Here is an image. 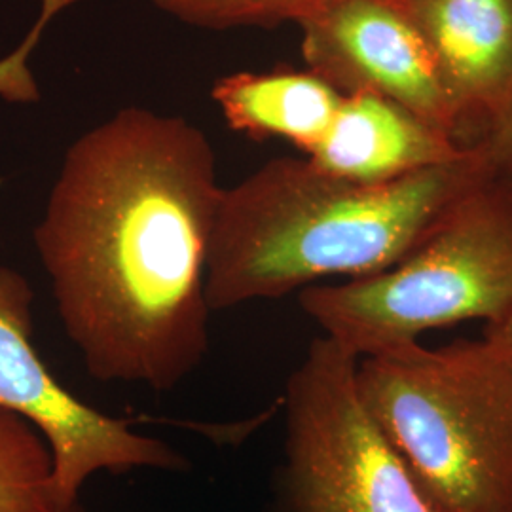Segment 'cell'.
<instances>
[{
  "mask_svg": "<svg viewBox=\"0 0 512 512\" xmlns=\"http://www.w3.org/2000/svg\"><path fill=\"white\" fill-rule=\"evenodd\" d=\"M222 192L209 137L183 116L129 107L69 147L33 238L95 380L171 391L202 365Z\"/></svg>",
  "mask_w": 512,
  "mask_h": 512,
  "instance_id": "1",
  "label": "cell"
},
{
  "mask_svg": "<svg viewBox=\"0 0 512 512\" xmlns=\"http://www.w3.org/2000/svg\"><path fill=\"white\" fill-rule=\"evenodd\" d=\"M490 173L475 143L458 160L382 184L332 177L308 158H274L222 192L205 274L209 306L230 310L325 277L384 272Z\"/></svg>",
  "mask_w": 512,
  "mask_h": 512,
  "instance_id": "2",
  "label": "cell"
},
{
  "mask_svg": "<svg viewBox=\"0 0 512 512\" xmlns=\"http://www.w3.org/2000/svg\"><path fill=\"white\" fill-rule=\"evenodd\" d=\"M368 410L444 512H512V355L494 340L357 363Z\"/></svg>",
  "mask_w": 512,
  "mask_h": 512,
  "instance_id": "3",
  "label": "cell"
},
{
  "mask_svg": "<svg viewBox=\"0 0 512 512\" xmlns=\"http://www.w3.org/2000/svg\"><path fill=\"white\" fill-rule=\"evenodd\" d=\"M298 302L323 336L357 359L463 321L505 319L512 313V177L490 173L473 184L391 268L315 283Z\"/></svg>",
  "mask_w": 512,
  "mask_h": 512,
  "instance_id": "4",
  "label": "cell"
},
{
  "mask_svg": "<svg viewBox=\"0 0 512 512\" xmlns=\"http://www.w3.org/2000/svg\"><path fill=\"white\" fill-rule=\"evenodd\" d=\"M357 363L319 336L287 382V512H444L368 410Z\"/></svg>",
  "mask_w": 512,
  "mask_h": 512,
  "instance_id": "5",
  "label": "cell"
},
{
  "mask_svg": "<svg viewBox=\"0 0 512 512\" xmlns=\"http://www.w3.org/2000/svg\"><path fill=\"white\" fill-rule=\"evenodd\" d=\"M31 304L27 279L0 268V406L33 423L48 442L61 511L99 473L186 469L173 446L95 410L57 382L33 346Z\"/></svg>",
  "mask_w": 512,
  "mask_h": 512,
  "instance_id": "6",
  "label": "cell"
},
{
  "mask_svg": "<svg viewBox=\"0 0 512 512\" xmlns=\"http://www.w3.org/2000/svg\"><path fill=\"white\" fill-rule=\"evenodd\" d=\"M306 69L338 92H376L459 137L458 112L401 0H332L300 19Z\"/></svg>",
  "mask_w": 512,
  "mask_h": 512,
  "instance_id": "7",
  "label": "cell"
},
{
  "mask_svg": "<svg viewBox=\"0 0 512 512\" xmlns=\"http://www.w3.org/2000/svg\"><path fill=\"white\" fill-rule=\"evenodd\" d=\"M425 40L461 128L480 133L512 84V0H401Z\"/></svg>",
  "mask_w": 512,
  "mask_h": 512,
  "instance_id": "8",
  "label": "cell"
},
{
  "mask_svg": "<svg viewBox=\"0 0 512 512\" xmlns=\"http://www.w3.org/2000/svg\"><path fill=\"white\" fill-rule=\"evenodd\" d=\"M469 148L376 92L342 95L323 139L306 158L332 177L382 184L458 160Z\"/></svg>",
  "mask_w": 512,
  "mask_h": 512,
  "instance_id": "9",
  "label": "cell"
},
{
  "mask_svg": "<svg viewBox=\"0 0 512 512\" xmlns=\"http://www.w3.org/2000/svg\"><path fill=\"white\" fill-rule=\"evenodd\" d=\"M226 124L253 139L279 137L310 154L327 133L342 95L311 71L234 73L213 88Z\"/></svg>",
  "mask_w": 512,
  "mask_h": 512,
  "instance_id": "10",
  "label": "cell"
},
{
  "mask_svg": "<svg viewBox=\"0 0 512 512\" xmlns=\"http://www.w3.org/2000/svg\"><path fill=\"white\" fill-rule=\"evenodd\" d=\"M54 459L33 423L0 406V512H59Z\"/></svg>",
  "mask_w": 512,
  "mask_h": 512,
  "instance_id": "11",
  "label": "cell"
},
{
  "mask_svg": "<svg viewBox=\"0 0 512 512\" xmlns=\"http://www.w3.org/2000/svg\"><path fill=\"white\" fill-rule=\"evenodd\" d=\"M167 16L186 25L226 31L239 27H275L308 18L332 0H150Z\"/></svg>",
  "mask_w": 512,
  "mask_h": 512,
  "instance_id": "12",
  "label": "cell"
},
{
  "mask_svg": "<svg viewBox=\"0 0 512 512\" xmlns=\"http://www.w3.org/2000/svg\"><path fill=\"white\" fill-rule=\"evenodd\" d=\"M57 0H40V18L31 33L12 54L0 59V97L12 103H35L40 99L37 80L31 73L29 57L37 48L46 25L61 12Z\"/></svg>",
  "mask_w": 512,
  "mask_h": 512,
  "instance_id": "13",
  "label": "cell"
},
{
  "mask_svg": "<svg viewBox=\"0 0 512 512\" xmlns=\"http://www.w3.org/2000/svg\"><path fill=\"white\" fill-rule=\"evenodd\" d=\"M494 173L512 177V84L494 120L475 141Z\"/></svg>",
  "mask_w": 512,
  "mask_h": 512,
  "instance_id": "14",
  "label": "cell"
},
{
  "mask_svg": "<svg viewBox=\"0 0 512 512\" xmlns=\"http://www.w3.org/2000/svg\"><path fill=\"white\" fill-rule=\"evenodd\" d=\"M484 336L494 340L495 344H499L501 348L507 349L512 355V313L507 315L501 321H495L486 325L484 329Z\"/></svg>",
  "mask_w": 512,
  "mask_h": 512,
  "instance_id": "15",
  "label": "cell"
},
{
  "mask_svg": "<svg viewBox=\"0 0 512 512\" xmlns=\"http://www.w3.org/2000/svg\"><path fill=\"white\" fill-rule=\"evenodd\" d=\"M59 512H88V511H86V509H82V507H80V503H78V501H76V503H73V505H69V507H67V509H63V511H59Z\"/></svg>",
  "mask_w": 512,
  "mask_h": 512,
  "instance_id": "16",
  "label": "cell"
}]
</instances>
